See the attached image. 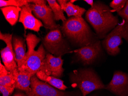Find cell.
<instances>
[{
  "label": "cell",
  "instance_id": "obj_1",
  "mask_svg": "<svg viewBox=\"0 0 128 96\" xmlns=\"http://www.w3.org/2000/svg\"><path fill=\"white\" fill-rule=\"evenodd\" d=\"M85 18L94 30L99 39H104L118 24V17L112 14L108 6L101 1L94 3L86 12Z\"/></svg>",
  "mask_w": 128,
  "mask_h": 96
},
{
  "label": "cell",
  "instance_id": "obj_2",
  "mask_svg": "<svg viewBox=\"0 0 128 96\" xmlns=\"http://www.w3.org/2000/svg\"><path fill=\"white\" fill-rule=\"evenodd\" d=\"M62 35L72 44L79 48L89 45L99 40L82 17H72L61 26Z\"/></svg>",
  "mask_w": 128,
  "mask_h": 96
},
{
  "label": "cell",
  "instance_id": "obj_3",
  "mask_svg": "<svg viewBox=\"0 0 128 96\" xmlns=\"http://www.w3.org/2000/svg\"><path fill=\"white\" fill-rule=\"evenodd\" d=\"M69 78L72 88H79L83 96L106 88L97 73L92 68L74 70L69 75Z\"/></svg>",
  "mask_w": 128,
  "mask_h": 96
},
{
  "label": "cell",
  "instance_id": "obj_4",
  "mask_svg": "<svg viewBox=\"0 0 128 96\" xmlns=\"http://www.w3.org/2000/svg\"><path fill=\"white\" fill-rule=\"evenodd\" d=\"M42 44L49 53L56 57L72 52L67 40L64 38L61 27L51 30L43 38Z\"/></svg>",
  "mask_w": 128,
  "mask_h": 96
},
{
  "label": "cell",
  "instance_id": "obj_5",
  "mask_svg": "<svg viewBox=\"0 0 128 96\" xmlns=\"http://www.w3.org/2000/svg\"><path fill=\"white\" fill-rule=\"evenodd\" d=\"M128 42V21L123 19L103 40L102 45L108 54L117 55L120 53L122 39Z\"/></svg>",
  "mask_w": 128,
  "mask_h": 96
},
{
  "label": "cell",
  "instance_id": "obj_6",
  "mask_svg": "<svg viewBox=\"0 0 128 96\" xmlns=\"http://www.w3.org/2000/svg\"><path fill=\"white\" fill-rule=\"evenodd\" d=\"M12 38V34L0 32V39L6 44V46L0 50L1 58L6 69L14 73L18 71V67L13 47Z\"/></svg>",
  "mask_w": 128,
  "mask_h": 96
},
{
  "label": "cell",
  "instance_id": "obj_7",
  "mask_svg": "<svg viewBox=\"0 0 128 96\" xmlns=\"http://www.w3.org/2000/svg\"><path fill=\"white\" fill-rule=\"evenodd\" d=\"M102 47L100 40H98L87 46L74 50L78 60L84 65H90L95 61L102 53Z\"/></svg>",
  "mask_w": 128,
  "mask_h": 96
},
{
  "label": "cell",
  "instance_id": "obj_8",
  "mask_svg": "<svg viewBox=\"0 0 128 96\" xmlns=\"http://www.w3.org/2000/svg\"><path fill=\"white\" fill-rule=\"evenodd\" d=\"M46 54L44 47L41 44L37 50L27 58L25 64L18 70L28 73L32 76L36 75L40 70Z\"/></svg>",
  "mask_w": 128,
  "mask_h": 96
},
{
  "label": "cell",
  "instance_id": "obj_9",
  "mask_svg": "<svg viewBox=\"0 0 128 96\" xmlns=\"http://www.w3.org/2000/svg\"><path fill=\"white\" fill-rule=\"evenodd\" d=\"M30 4L34 15L37 19L42 21L46 29L51 30L61 27L56 24L54 13L49 5L42 6Z\"/></svg>",
  "mask_w": 128,
  "mask_h": 96
},
{
  "label": "cell",
  "instance_id": "obj_10",
  "mask_svg": "<svg viewBox=\"0 0 128 96\" xmlns=\"http://www.w3.org/2000/svg\"><path fill=\"white\" fill-rule=\"evenodd\" d=\"M64 60L62 56L56 57L50 53L46 54L40 70L48 75L61 78L63 75L64 69L62 68Z\"/></svg>",
  "mask_w": 128,
  "mask_h": 96
},
{
  "label": "cell",
  "instance_id": "obj_11",
  "mask_svg": "<svg viewBox=\"0 0 128 96\" xmlns=\"http://www.w3.org/2000/svg\"><path fill=\"white\" fill-rule=\"evenodd\" d=\"M106 89L118 96H128V74L120 71H115Z\"/></svg>",
  "mask_w": 128,
  "mask_h": 96
},
{
  "label": "cell",
  "instance_id": "obj_12",
  "mask_svg": "<svg viewBox=\"0 0 128 96\" xmlns=\"http://www.w3.org/2000/svg\"><path fill=\"white\" fill-rule=\"evenodd\" d=\"M18 21L22 23L25 29L37 32H38L41 27L44 26L41 21L33 15L30 3L21 8Z\"/></svg>",
  "mask_w": 128,
  "mask_h": 96
},
{
  "label": "cell",
  "instance_id": "obj_13",
  "mask_svg": "<svg viewBox=\"0 0 128 96\" xmlns=\"http://www.w3.org/2000/svg\"><path fill=\"white\" fill-rule=\"evenodd\" d=\"M12 45L16 54V63L19 69L25 64L26 60L25 40L22 37L14 36Z\"/></svg>",
  "mask_w": 128,
  "mask_h": 96
},
{
  "label": "cell",
  "instance_id": "obj_14",
  "mask_svg": "<svg viewBox=\"0 0 128 96\" xmlns=\"http://www.w3.org/2000/svg\"><path fill=\"white\" fill-rule=\"evenodd\" d=\"M15 80V88L25 91L27 94L32 91L30 88V74L24 71H18L13 73Z\"/></svg>",
  "mask_w": 128,
  "mask_h": 96
},
{
  "label": "cell",
  "instance_id": "obj_15",
  "mask_svg": "<svg viewBox=\"0 0 128 96\" xmlns=\"http://www.w3.org/2000/svg\"><path fill=\"white\" fill-rule=\"evenodd\" d=\"M50 85L40 80L35 75L31 78L30 88L32 91L26 94L27 96H46Z\"/></svg>",
  "mask_w": 128,
  "mask_h": 96
},
{
  "label": "cell",
  "instance_id": "obj_16",
  "mask_svg": "<svg viewBox=\"0 0 128 96\" xmlns=\"http://www.w3.org/2000/svg\"><path fill=\"white\" fill-rule=\"evenodd\" d=\"M5 18L10 25H16L18 20L21 8L14 6H8L0 8Z\"/></svg>",
  "mask_w": 128,
  "mask_h": 96
},
{
  "label": "cell",
  "instance_id": "obj_17",
  "mask_svg": "<svg viewBox=\"0 0 128 96\" xmlns=\"http://www.w3.org/2000/svg\"><path fill=\"white\" fill-rule=\"evenodd\" d=\"M40 80L46 82L53 87L61 90L65 91L68 88L67 86L64 84L63 80L60 78L48 75L41 71H39L36 74Z\"/></svg>",
  "mask_w": 128,
  "mask_h": 96
},
{
  "label": "cell",
  "instance_id": "obj_18",
  "mask_svg": "<svg viewBox=\"0 0 128 96\" xmlns=\"http://www.w3.org/2000/svg\"><path fill=\"white\" fill-rule=\"evenodd\" d=\"M15 83L13 74L6 69L0 63V85L14 88Z\"/></svg>",
  "mask_w": 128,
  "mask_h": 96
},
{
  "label": "cell",
  "instance_id": "obj_19",
  "mask_svg": "<svg viewBox=\"0 0 128 96\" xmlns=\"http://www.w3.org/2000/svg\"><path fill=\"white\" fill-rule=\"evenodd\" d=\"M64 11L66 12L68 17L69 18L72 16L81 18L86 12V10L78 5H74L69 1L68 2Z\"/></svg>",
  "mask_w": 128,
  "mask_h": 96
},
{
  "label": "cell",
  "instance_id": "obj_20",
  "mask_svg": "<svg viewBox=\"0 0 128 96\" xmlns=\"http://www.w3.org/2000/svg\"><path fill=\"white\" fill-rule=\"evenodd\" d=\"M47 2L54 13L55 20H61L62 22H64L67 20L66 18L63 13L64 11L62 10L57 1L56 0H47Z\"/></svg>",
  "mask_w": 128,
  "mask_h": 96
},
{
  "label": "cell",
  "instance_id": "obj_21",
  "mask_svg": "<svg viewBox=\"0 0 128 96\" xmlns=\"http://www.w3.org/2000/svg\"><path fill=\"white\" fill-rule=\"evenodd\" d=\"M26 40L28 47V51L26 52V58L32 54L34 51L35 48L41 41V39L37 37L36 35L29 33L26 37Z\"/></svg>",
  "mask_w": 128,
  "mask_h": 96
},
{
  "label": "cell",
  "instance_id": "obj_22",
  "mask_svg": "<svg viewBox=\"0 0 128 96\" xmlns=\"http://www.w3.org/2000/svg\"><path fill=\"white\" fill-rule=\"evenodd\" d=\"M46 96H80V95L74 91H64L50 85L49 91Z\"/></svg>",
  "mask_w": 128,
  "mask_h": 96
},
{
  "label": "cell",
  "instance_id": "obj_23",
  "mask_svg": "<svg viewBox=\"0 0 128 96\" xmlns=\"http://www.w3.org/2000/svg\"><path fill=\"white\" fill-rule=\"evenodd\" d=\"M28 3V0H0V7L1 8L8 6H14L21 8Z\"/></svg>",
  "mask_w": 128,
  "mask_h": 96
},
{
  "label": "cell",
  "instance_id": "obj_24",
  "mask_svg": "<svg viewBox=\"0 0 128 96\" xmlns=\"http://www.w3.org/2000/svg\"><path fill=\"white\" fill-rule=\"evenodd\" d=\"M126 2V0H113L110 3V6L118 13L124 8Z\"/></svg>",
  "mask_w": 128,
  "mask_h": 96
},
{
  "label": "cell",
  "instance_id": "obj_25",
  "mask_svg": "<svg viewBox=\"0 0 128 96\" xmlns=\"http://www.w3.org/2000/svg\"><path fill=\"white\" fill-rule=\"evenodd\" d=\"M14 88L0 85V91L2 96H9L12 93L14 90Z\"/></svg>",
  "mask_w": 128,
  "mask_h": 96
},
{
  "label": "cell",
  "instance_id": "obj_26",
  "mask_svg": "<svg viewBox=\"0 0 128 96\" xmlns=\"http://www.w3.org/2000/svg\"><path fill=\"white\" fill-rule=\"evenodd\" d=\"M118 16L123 19L128 21V1H126V5L124 8L118 13Z\"/></svg>",
  "mask_w": 128,
  "mask_h": 96
},
{
  "label": "cell",
  "instance_id": "obj_27",
  "mask_svg": "<svg viewBox=\"0 0 128 96\" xmlns=\"http://www.w3.org/2000/svg\"><path fill=\"white\" fill-rule=\"evenodd\" d=\"M29 3L33 4L39 6H44L46 5L47 1L44 0H28Z\"/></svg>",
  "mask_w": 128,
  "mask_h": 96
},
{
  "label": "cell",
  "instance_id": "obj_28",
  "mask_svg": "<svg viewBox=\"0 0 128 96\" xmlns=\"http://www.w3.org/2000/svg\"><path fill=\"white\" fill-rule=\"evenodd\" d=\"M58 3L60 5L61 9L62 11H64V9L66 8L68 1L66 0H58L57 1Z\"/></svg>",
  "mask_w": 128,
  "mask_h": 96
},
{
  "label": "cell",
  "instance_id": "obj_29",
  "mask_svg": "<svg viewBox=\"0 0 128 96\" xmlns=\"http://www.w3.org/2000/svg\"><path fill=\"white\" fill-rule=\"evenodd\" d=\"M84 1L86 2L87 4H88L89 5H90L91 6V7L93 6L94 5V1L93 0H85Z\"/></svg>",
  "mask_w": 128,
  "mask_h": 96
},
{
  "label": "cell",
  "instance_id": "obj_30",
  "mask_svg": "<svg viewBox=\"0 0 128 96\" xmlns=\"http://www.w3.org/2000/svg\"><path fill=\"white\" fill-rule=\"evenodd\" d=\"M13 96H27V95L24 94L20 92H18V93H16Z\"/></svg>",
  "mask_w": 128,
  "mask_h": 96
},
{
  "label": "cell",
  "instance_id": "obj_31",
  "mask_svg": "<svg viewBox=\"0 0 128 96\" xmlns=\"http://www.w3.org/2000/svg\"><path fill=\"white\" fill-rule=\"evenodd\" d=\"M74 1V0H71V1H70L71 2V3H74V2H75V1Z\"/></svg>",
  "mask_w": 128,
  "mask_h": 96
}]
</instances>
